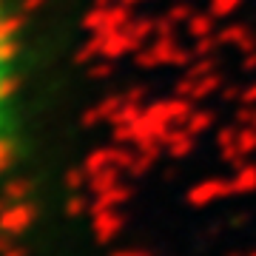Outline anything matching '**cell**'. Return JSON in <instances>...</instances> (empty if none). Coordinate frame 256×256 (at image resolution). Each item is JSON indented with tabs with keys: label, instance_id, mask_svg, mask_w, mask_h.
<instances>
[{
	"label": "cell",
	"instance_id": "obj_21",
	"mask_svg": "<svg viewBox=\"0 0 256 256\" xmlns=\"http://www.w3.org/2000/svg\"><path fill=\"white\" fill-rule=\"evenodd\" d=\"M100 3H114V0H100Z\"/></svg>",
	"mask_w": 256,
	"mask_h": 256
},
{
	"label": "cell",
	"instance_id": "obj_5",
	"mask_svg": "<svg viewBox=\"0 0 256 256\" xmlns=\"http://www.w3.org/2000/svg\"><path fill=\"white\" fill-rule=\"evenodd\" d=\"M122 228H126V220H122L120 208L94 210V214H92V230H94V236H97V242H100V245L114 242V239L122 234Z\"/></svg>",
	"mask_w": 256,
	"mask_h": 256
},
{
	"label": "cell",
	"instance_id": "obj_1",
	"mask_svg": "<svg viewBox=\"0 0 256 256\" xmlns=\"http://www.w3.org/2000/svg\"><path fill=\"white\" fill-rule=\"evenodd\" d=\"M20 23L0 0V174L12 160V111L18 94Z\"/></svg>",
	"mask_w": 256,
	"mask_h": 256
},
{
	"label": "cell",
	"instance_id": "obj_16",
	"mask_svg": "<svg viewBox=\"0 0 256 256\" xmlns=\"http://www.w3.org/2000/svg\"><path fill=\"white\" fill-rule=\"evenodd\" d=\"M242 6V0H210V14L220 20V18H230L234 12Z\"/></svg>",
	"mask_w": 256,
	"mask_h": 256
},
{
	"label": "cell",
	"instance_id": "obj_9",
	"mask_svg": "<svg viewBox=\"0 0 256 256\" xmlns=\"http://www.w3.org/2000/svg\"><path fill=\"white\" fill-rule=\"evenodd\" d=\"M120 106H122V97H108V100H102L100 106H94L92 111L82 114V126L92 128V126H97V122H108L111 126V120H114Z\"/></svg>",
	"mask_w": 256,
	"mask_h": 256
},
{
	"label": "cell",
	"instance_id": "obj_18",
	"mask_svg": "<svg viewBox=\"0 0 256 256\" xmlns=\"http://www.w3.org/2000/svg\"><path fill=\"white\" fill-rule=\"evenodd\" d=\"M236 134H239V128L225 126L220 134H216V148H230V146H236Z\"/></svg>",
	"mask_w": 256,
	"mask_h": 256
},
{
	"label": "cell",
	"instance_id": "obj_24",
	"mask_svg": "<svg viewBox=\"0 0 256 256\" xmlns=\"http://www.w3.org/2000/svg\"><path fill=\"white\" fill-rule=\"evenodd\" d=\"M254 126H256V122H254Z\"/></svg>",
	"mask_w": 256,
	"mask_h": 256
},
{
	"label": "cell",
	"instance_id": "obj_13",
	"mask_svg": "<svg viewBox=\"0 0 256 256\" xmlns=\"http://www.w3.org/2000/svg\"><path fill=\"white\" fill-rule=\"evenodd\" d=\"M214 111L208 108H194V114L188 117V122H185V128L191 131L194 137H200V134H205V131H210L214 128Z\"/></svg>",
	"mask_w": 256,
	"mask_h": 256
},
{
	"label": "cell",
	"instance_id": "obj_20",
	"mask_svg": "<svg viewBox=\"0 0 256 256\" xmlns=\"http://www.w3.org/2000/svg\"><path fill=\"white\" fill-rule=\"evenodd\" d=\"M239 102L256 106V82H250V86H245V88H239Z\"/></svg>",
	"mask_w": 256,
	"mask_h": 256
},
{
	"label": "cell",
	"instance_id": "obj_8",
	"mask_svg": "<svg viewBox=\"0 0 256 256\" xmlns=\"http://www.w3.org/2000/svg\"><path fill=\"white\" fill-rule=\"evenodd\" d=\"M222 88V74L220 72H210V74H205V77H200V80H194L191 77V88H188V100H194V102H202V100H208L214 92H220Z\"/></svg>",
	"mask_w": 256,
	"mask_h": 256
},
{
	"label": "cell",
	"instance_id": "obj_15",
	"mask_svg": "<svg viewBox=\"0 0 256 256\" xmlns=\"http://www.w3.org/2000/svg\"><path fill=\"white\" fill-rule=\"evenodd\" d=\"M236 146L245 156L256 154V126H239V134H236Z\"/></svg>",
	"mask_w": 256,
	"mask_h": 256
},
{
	"label": "cell",
	"instance_id": "obj_3",
	"mask_svg": "<svg viewBox=\"0 0 256 256\" xmlns=\"http://www.w3.org/2000/svg\"><path fill=\"white\" fill-rule=\"evenodd\" d=\"M230 194H236V191H234V180L214 176V180L196 182L191 191L185 194V200H188V205H194V208H208V205L225 200V196H230Z\"/></svg>",
	"mask_w": 256,
	"mask_h": 256
},
{
	"label": "cell",
	"instance_id": "obj_19",
	"mask_svg": "<svg viewBox=\"0 0 256 256\" xmlns=\"http://www.w3.org/2000/svg\"><path fill=\"white\" fill-rule=\"evenodd\" d=\"M66 210H68L72 216H74V214H82V210H92V196H88V200H86L82 194L77 196V200L72 196V200H68V205H66Z\"/></svg>",
	"mask_w": 256,
	"mask_h": 256
},
{
	"label": "cell",
	"instance_id": "obj_23",
	"mask_svg": "<svg viewBox=\"0 0 256 256\" xmlns=\"http://www.w3.org/2000/svg\"><path fill=\"white\" fill-rule=\"evenodd\" d=\"M228 256H236V254H228Z\"/></svg>",
	"mask_w": 256,
	"mask_h": 256
},
{
	"label": "cell",
	"instance_id": "obj_2",
	"mask_svg": "<svg viewBox=\"0 0 256 256\" xmlns=\"http://www.w3.org/2000/svg\"><path fill=\"white\" fill-rule=\"evenodd\" d=\"M134 6L128 3H100L97 9H92L86 18H82V28L94 34V32H111V28H122L134 20Z\"/></svg>",
	"mask_w": 256,
	"mask_h": 256
},
{
	"label": "cell",
	"instance_id": "obj_6",
	"mask_svg": "<svg viewBox=\"0 0 256 256\" xmlns=\"http://www.w3.org/2000/svg\"><path fill=\"white\" fill-rule=\"evenodd\" d=\"M194 148H196V137H194L185 126H176L174 131L168 134V140H165V154L174 156V160H185V156H191Z\"/></svg>",
	"mask_w": 256,
	"mask_h": 256
},
{
	"label": "cell",
	"instance_id": "obj_17",
	"mask_svg": "<svg viewBox=\"0 0 256 256\" xmlns=\"http://www.w3.org/2000/svg\"><path fill=\"white\" fill-rule=\"evenodd\" d=\"M165 18L171 20L174 26H182V23H188V20L194 18V12H191V6H188L185 0H180V3H176L171 12H165Z\"/></svg>",
	"mask_w": 256,
	"mask_h": 256
},
{
	"label": "cell",
	"instance_id": "obj_14",
	"mask_svg": "<svg viewBox=\"0 0 256 256\" xmlns=\"http://www.w3.org/2000/svg\"><path fill=\"white\" fill-rule=\"evenodd\" d=\"M250 32L248 26H242V23H234V26H225L216 32V37H220V46H239L242 40H245V34Z\"/></svg>",
	"mask_w": 256,
	"mask_h": 256
},
{
	"label": "cell",
	"instance_id": "obj_7",
	"mask_svg": "<svg viewBox=\"0 0 256 256\" xmlns=\"http://www.w3.org/2000/svg\"><path fill=\"white\" fill-rule=\"evenodd\" d=\"M128 200H131V191L120 182V185H114V188H106V191H100V194H92V214L94 210L120 208V205H126Z\"/></svg>",
	"mask_w": 256,
	"mask_h": 256
},
{
	"label": "cell",
	"instance_id": "obj_10",
	"mask_svg": "<svg viewBox=\"0 0 256 256\" xmlns=\"http://www.w3.org/2000/svg\"><path fill=\"white\" fill-rule=\"evenodd\" d=\"M122 168H117V165H108V168H100V171H94V174H88V194H100L106 191V188H114V185L122 182Z\"/></svg>",
	"mask_w": 256,
	"mask_h": 256
},
{
	"label": "cell",
	"instance_id": "obj_4",
	"mask_svg": "<svg viewBox=\"0 0 256 256\" xmlns=\"http://www.w3.org/2000/svg\"><path fill=\"white\" fill-rule=\"evenodd\" d=\"M32 222H34V210L28 208L23 200L6 202V208L0 210V230H3L6 236H20V234H26Z\"/></svg>",
	"mask_w": 256,
	"mask_h": 256
},
{
	"label": "cell",
	"instance_id": "obj_12",
	"mask_svg": "<svg viewBox=\"0 0 256 256\" xmlns=\"http://www.w3.org/2000/svg\"><path fill=\"white\" fill-rule=\"evenodd\" d=\"M185 26H188V34H191L194 40H196V37H208V34L216 32V18H214L210 12H202V14H194Z\"/></svg>",
	"mask_w": 256,
	"mask_h": 256
},
{
	"label": "cell",
	"instance_id": "obj_11",
	"mask_svg": "<svg viewBox=\"0 0 256 256\" xmlns=\"http://www.w3.org/2000/svg\"><path fill=\"white\" fill-rule=\"evenodd\" d=\"M234 180V191L236 194H254L256 191V165H236V174Z\"/></svg>",
	"mask_w": 256,
	"mask_h": 256
},
{
	"label": "cell",
	"instance_id": "obj_22",
	"mask_svg": "<svg viewBox=\"0 0 256 256\" xmlns=\"http://www.w3.org/2000/svg\"><path fill=\"white\" fill-rule=\"evenodd\" d=\"M248 256H256V250H254V254H248Z\"/></svg>",
	"mask_w": 256,
	"mask_h": 256
}]
</instances>
